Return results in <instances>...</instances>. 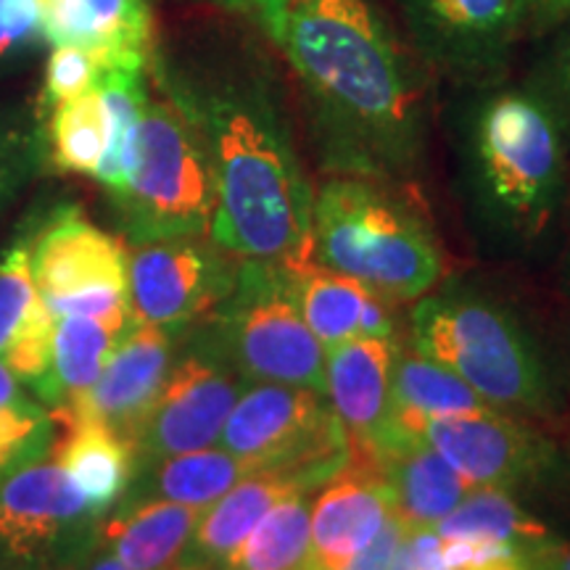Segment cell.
Wrapping results in <instances>:
<instances>
[{
  "label": "cell",
  "instance_id": "6da1fadb",
  "mask_svg": "<svg viewBox=\"0 0 570 570\" xmlns=\"http://www.w3.org/2000/svg\"><path fill=\"white\" fill-rule=\"evenodd\" d=\"M256 24L302 90L331 175L410 183L431 140V69L370 0H296Z\"/></svg>",
  "mask_w": 570,
  "mask_h": 570
},
{
  "label": "cell",
  "instance_id": "7a4b0ae2",
  "mask_svg": "<svg viewBox=\"0 0 570 570\" xmlns=\"http://www.w3.org/2000/svg\"><path fill=\"white\" fill-rule=\"evenodd\" d=\"M156 82L204 140L214 180V244L238 262H309L315 188L267 59L244 53L196 77L156 67Z\"/></svg>",
  "mask_w": 570,
  "mask_h": 570
},
{
  "label": "cell",
  "instance_id": "3957f363",
  "mask_svg": "<svg viewBox=\"0 0 570 570\" xmlns=\"http://www.w3.org/2000/svg\"><path fill=\"white\" fill-rule=\"evenodd\" d=\"M473 90L460 146L470 198L491 225L537 235L566 194L568 135L525 88Z\"/></svg>",
  "mask_w": 570,
  "mask_h": 570
},
{
  "label": "cell",
  "instance_id": "277c9868",
  "mask_svg": "<svg viewBox=\"0 0 570 570\" xmlns=\"http://www.w3.org/2000/svg\"><path fill=\"white\" fill-rule=\"evenodd\" d=\"M312 259L389 302H415L444 275L436 233L407 183L331 175L312 202Z\"/></svg>",
  "mask_w": 570,
  "mask_h": 570
},
{
  "label": "cell",
  "instance_id": "5b68a950",
  "mask_svg": "<svg viewBox=\"0 0 570 570\" xmlns=\"http://www.w3.org/2000/svg\"><path fill=\"white\" fill-rule=\"evenodd\" d=\"M412 348L460 375L489 407L544 417L552 386L525 331L502 306L475 294L428 296L412 309Z\"/></svg>",
  "mask_w": 570,
  "mask_h": 570
},
{
  "label": "cell",
  "instance_id": "8992f818",
  "mask_svg": "<svg viewBox=\"0 0 570 570\" xmlns=\"http://www.w3.org/2000/svg\"><path fill=\"white\" fill-rule=\"evenodd\" d=\"M130 244L175 235H209L214 180L190 117L169 96H148L125 194L117 198Z\"/></svg>",
  "mask_w": 570,
  "mask_h": 570
},
{
  "label": "cell",
  "instance_id": "52a82bcc",
  "mask_svg": "<svg viewBox=\"0 0 570 570\" xmlns=\"http://www.w3.org/2000/svg\"><path fill=\"white\" fill-rule=\"evenodd\" d=\"M212 333L246 383H285L325 394V348L304 323L275 262H238Z\"/></svg>",
  "mask_w": 570,
  "mask_h": 570
},
{
  "label": "cell",
  "instance_id": "ba28073f",
  "mask_svg": "<svg viewBox=\"0 0 570 570\" xmlns=\"http://www.w3.org/2000/svg\"><path fill=\"white\" fill-rule=\"evenodd\" d=\"M101 515L51 454L0 473V570H71Z\"/></svg>",
  "mask_w": 570,
  "mask_h": 570
},
{
  "label": "cell",
  "instance_id": "9c48e42d",
  "mask_svg": "<svg viewBox=\"0 0 570 570\" xmlns=\"http://www.w3.org/2000/svg\"><path fill=\"white\" fill-rule=\"evenodd\" d=\"M30 273L53 317H130L127 246L77 206L32 223Z\"/></svg>",
  "mask_w": 570,
  "mask_h": 570
},
{
  "label": "cell",
  "instance_id": "30bf717a",
  "mask_svg": "<svg viewBox=\"0 0 570 570\" xmlns=\"http://www.w3.org/2000/svg\"><path fill=\"white\" fill-rule=\"evenodd\" d=\"M217 446L254 470L352 460L344 425L325 394L285 383H248Z\"/></svg>",
  "mask_w": 570,
  "mask_h": 570
},
{
  "label": "cell",
  "instance_id": "8fae6325",
  "mask_svg": "<svg viewBox=\"0 0 570 570\" xmlns=\"http://www.w3.org/2000/svg\"><path fill=\"white\" fill-rule=\"evenodd\" d=\"M246 386L212 331L183 336L167 381L135 441L138 468L217 444Z\"/></svg>",
  "mask_w": 570,
  "mask_h": 570
},
{
  "label": "cell",
  "instance_id": "7c38bea8",
  "mask_svg": "<svg viewBox=\"0 0 570 570\" xmlns=\"http://www.w3.org/2000/svg\"><path fill=\"white\" fill-rule=\"evenodd\" d=\"M396 9L417 59L468 88L502 82L523 38L520 0H396Z\"/></svg>",
  "mask_w": 570,
  "mask_h": 570
},
{
  "label": "cell",
  "instance_id": "4fadbf2b",
  "mask_svg": "<svg viewBox=\"0 0 570 570\" xmlns=\"http://www.w3.org/2000/svg\"><path fill=\"white\" fill-rule=\"evenodd\" d=\"M238 259L209 235L140 240L127 248V306L132 323L190 327L230 294Z\"/></svg>",
  "mask_w": 570,
  "mask_h": 570
},
{
  "label": "cell",
  "instance_id": "5bb4252c",
  "mask_svg": "<svg viewBox=\"0 0 570 570\" xmlns=\"http://www.w3.org/2000/svg\"><path fill=\"white\" fill-rule=\"evenodd\" d=\"M391 428L436 449L470 487L515 489L537 481L552 462V446L510 412L487 407L458 415L394 410Z\"/></svg>",
  "mask_w": 570,
  "mask_h": 570
},
{
  "label": "cell",
  "instance_id": "9a60e30c",
  "mask_svg": "<svg viewBox=\"0 0 570 570\" xmlns=\"http://www.w3.org/2000/svg\"><path fill=\"white\" fill-rule=\"evenodd\" d=\"M185 331L188 327L132 323L111 352L96 386L56 412V428L75 417H96L135 444L142 420L167 381Z\"/></svg>",
  "mask_w": 570,
  "mask_h": 570
},
{
  "label": "cell",
  "instance_id": "2e32d148",
  "mask_svg": "<svg viewBox=\"0 0 570 570\" xmlns=\"http://www.w3.org/2000/svg\"><path fill=\"white\" fill-rule=\"evenodd\" d=\"M346 462L302 468H262L240 479L217 502L202 510L180 566L175 570H223L233 552L277 502L291 494H309L338 473Z\"/></svg>",
  "mask_w": 570,
  "mask_h": 570
},
{
  "label": "cell",
  "instance_id": "e0dca14e",
  "mask_svg": "<svg viewBox=\"0 0 570 570\" xmlns=\"http://www.w3.org/2000/svg\"><path fill=\"white\" fill-rule=\"evenodd\" d=\"M394 510L383 468L373 460H348L312 499L309 570H344Z\"/></svg>",
  "mask_w": 570,
  "mask_h": 570
},
{
  "label": "cell",
  "instance_id": "ac0fdd59",
  "mask_svg": "<svg viewBox=\"0 0 570 570\" xmlns=\"http://www.w3.org/2000/svg\"><path fill=\"white\" fill-rule=\"evenodd\" d=\"M396 338L354 336L325 348V399L344 425L352 458L373 460L394 415Z\"/></svg>",
  "mask_w": 570,
  "mask_h": 570
},
{
  "label": "cell",
  "instance_id": "d6986e66",
  "mask_svg": "<svg viewBox=\"0 0 570 570\" xmlns=\"http://www.w3.org/2000/svg\"><path fill=\"white\" fill-rule=\"evenodd\" d=\"M42 38L146 69L154 19L146 0H42Z\"/></svg>",
  "mask_w": 570,
  "mask_h": 570
},
{
  "label": "cell",
  "instance_id": "ffe728a7",
  "mask_svg": "<svg viewBox=\"0 0 570 570\" xmlns=\"http://www.w3.org/2000/svg\"><path fill=\"white\" fill-rule=\"evenodd\" d=\"M373 462L386 473L396 515L407 529H436L473 489L436 449L391 425L375 449Z\"/></svg>",
  "mask_w": 570,
  "mask_h": 570
},
{
  "label": "cell",
  "instance_id": "44dd1931",
  "mask_svg": "<svg viewBox=\"0 0 570 570\" xmlns=\"http://www.w3.org/2000/svg\"><path fill=\"white\" fill-rule=\"evenodd\" d=\"M202 510L156 497H130L101 518L96 547L130 570L180 566Z\"/></svg>",
  "mask_w": 570,
  "mask_h": 570
},
{
  "label": "cell",
  "instance_id": "7402d4cb",
  "mask_svg": "<svg viewBox=\"0 0 570 570\" xmlns=\"http://www.w3.org/2000/svg\"><path fill=\"white\" fill-rule=\"evenodd\" d=\"M51 458L75 481L80 494L98 515H109L130 494L138 475V449L96 417H75L61 423Z\"/></svg>",
  "mask_w": 570,
  "mask_h": 570
},
{
  "label": "cell",
  "instance_id": "603a6c76",
  "mask_svg": "<svg viewBox=\"0 0 570 570\" xmlns=\"http://www.w3.org/2000/svg\"><path fill=\"white\" fill-rule=\"evenodd\" d=\"M248 473H254V468L246 460L235 458L219 446H206L198 452L175 454V458H164L138 468L130 494L125 499L156 497L204 510Z\"/></svg>",
  "mask_w": 570,
  "mask_h": 570
},
{
  "label": "cell",
  "instance_id": "cb8c5ba5",
  "mask_svg": "<svg viewBox=\"0 0 570 570\" xmlns=\"http://www.w3.org/2000/svg\"><path fill=\"white\" fill-rule=\"evenodd\" d=\"M130 325V317H56L51 399L46 404L51 415L96 386L98 375Z\"/></svg>",
  "mask_w": 570,
  "mask_h": 570
},
{
  "label": "cell",
  "instance_id": "d4e9b609",
  "mask_svg": "<svg viewBox=\"0 0 570 570\" xmlns=\"http://www.w3.org/2000/svg\"><path fill=\"white\" fill-rule=\"evenodd\" d=\"M291 296L302 312L306 327L327 346L360 336L362 309L373 291L354 277L317 265L315 259L285 267Z\"/></svg>",
  "mask_w": 570,
  "mask_h": 570
},
{
  "label": "cell",
  "instance_id": "484cf974",
  "mask_svg": "<svg viewBox=\"0 0 570 570\" xmlns=\"http://www.w3.org/2000/svg\"><path fill=\"white\" fill-rule=\"evenodd\" d=\"M109 132L101 90L92 88L46 111L42 154L56 173L96 177L109 148Z\"/></svg>",
  "mask_w": 570,
  "mask_h": 570
},
{
  "label": "cell",
  "instance_id": "4316f807",
  "mask_svg": "<svg viewBox=\"0 0 570 570\" xmlns=\"http://www.w3.org/2000/svg\"><path fill=\"white\" fill-rule=\"evenodd\" d=\"M109 111V148L98 167L96 180L109 190L111 202L125 194L127 180H130L135 146H138V127L142 109L148 101L146 69L138 67H111L101 75L96 85Z\"/></svg>",
  "mask_w": 570,
  "mask_h": 570
},
{
  "label": "cell",
  "instance_id": "83f0119b",
  "mask_svg": "<svg viewBox=\"0 0 570 570\" xmlns=\"http://www.w3.org/2000/svg\"><path fill=\"white\" fill-rule=\"evenodd\" d=\"M309 508L304 491L281 499L223 570H309Z\"/></svg>",
  "mask_w": 570,
  "mask_h": 570
},
{
  "label": "cell",
  "instance_id": "f1b7e54d",
  "mask_svg": "<svg viewBox=\"0 0 570 570\" xmlns=\"http://www.w3.org/2000/svg\"><path fill=\"white\" fill-rule=\"evenodd\" d=\"M391 402L394 410L417 415H458L489 407L460 375L412 346L396 348Z\"/></svg>",
  "mask_w": 570,
  "mask_h": 570
},
{
  "label": "cell",
  "instance_id": "f546056e",
  "mask_svg": "<svg viewBox=\"0 0 570 570\" xmlns=\"http://www.w3.org/2000/svg\"><path fill=\"white\" fill-rule=\"evenodd\" d=\"M441 539H502L533 544L550 537L541 520L523 510L508 489L473 487L468 497L433 529Z\"/></svg>",
  "mask_w": 570,
  "mask_h": 570
},
{
  "label": "cell",
  "instance_id": "4dcf8cb0",
  "mask_svg": "<svg viewBox=\"0 0 570 570\" xmlns=\"http://www.w3.org/2000/svg\"><path fill=\"white\" fill-rule=\"evenodd\" d=\"M56 433L46 404L0 362V473L51 454Z\"/></svg>",
  "mask_w": 570,
  "mask_h": 570
},
{
  "label": "cell",
  "instance_id": "1f68e13d",
  "mask_svg": "<svg viewBox=\"0 0 570 570\" xmlns=\"http://www.w3.org/2000/svg\"><path fill=\"white\" fill-rule=\"evenodd\" d=\"M30 244L32 223H27L0 254V356L42 302L30 273Z\"/></svg>",
  "mask_w": 570,
  "mask_h": 570
},
{
  "label": "cell",
  "instance_id": "d6a6232c",
  "mask_svg": "<svg viewBox=\"0 0 570 570\" xmlns=\"http://www.w3.org/2000/svg\"><path fill=\"white\" fill-rule=\"evenodd\" d=\"M541 38L547 40L531 59L520 88L537 96L554 114L562 132L570 138V17Z\"/></svg>",
  "mask_w": 570,
  "mask_h": 570
},
{
  "label": "cell",
  "instance_id": "836d02e7",
  "mask_svg": "<svg viewBox=\"0 0 570 570\" xmlns=\"http://www.w3.org/2000/svg\"><path fill=\"white\" fill-rule=\"evenodd\" d=\"M111 67H122V63L80 46H53L46 63V77H42L40 111L46 114L53 106L92 90L104 71Z\"/></svg>",
  "mask_w": 570,
  "mask_h": 570
},
{
  "label": "cell",
  "instance_id": "e575fe53",
  "mask_svg": "<svg viewBox=\"0 0 570 570\" xmlns=\"http://www.w3.org/2000/svg\"><path fill=\"white\" fill-rule=\"evenodd\" d=\"M42 156V135L24 119L0 117V217L30 180Z\"/></svg>",
  "mask_w": 570,
  "mask_h": 570
},
{
  "label": "cell",
  "instance_id": "d590c367",
  "mask_svg": "<svg viewBox=\"0 0 570 570\" xmlns=\"http://www.w3.org/2000/svg\"><path fill=\"white\" fill-rule=\"evenodd\" d=\"M449 570H533L531 544L502 539H441Z\"/></svg>",
  "mask_w": 570,
  "mask_h": 570
},
{
  "label": "cell",
  "instance_id": "8d00e7d4",
  "mask_svg": "<svg viewBox=\"0 0 570 570\" xmlns=\"http://www.w3.org/2000/svg\"><path fill=\"white\" fill-rule=\"evenodd\" d=\"M42 38V0H0V63L17 61Z\"/></svg>",
  "mask_w": 570,
  "mask_h": 570
},
{
  "label": "cell",
  "instance_id": "74e56055",
  "mask_svg": "<svg viewBox=\"0 0 570 570\" xmlns=\"http://www.w3.org/2000/svg\"><path fill=\"white\" fill-rule=\"evenodd\" d=\"M389 570H449L441 558V537L433 529H407Z\"/></svg>",
  "mask_w": 570,
  "mask_h": 570
},
{
  "label": "cell",
  "instance_id": "f35d334b",
  "mask_svg": "<svg viewBox=\"0 0 570 570\" xmlns=\"http://www.w3.org/2000/svg\"><path fill=\"white\" fill-rule=\"evenodd\" d=\"M404 531H407V525H404V520L394 510L386 523H383V529L346 562L344 570H389V562L394 558Z\"/></svg>",
  "mask_w": 570,
  "mask_h": 570
},
{
  "label": "cell",
  "instance_id": "ab89813d",
  "mask_svg": "<svg viewBox=\"0 0 570 570\" xmlns=\"http://www.w3.org/2000/svg\"><path fill=\"white\" fill-rule=\"evenodd\" d=\"M523 6V35L541 38L570 17V0H520Z\"/></svg>",
  "mask_w": 570,
  "mask_h": 570
},
{
  "label": "cell",
  "instance_id": "60d3db41",
  "mask_svg": "<svg viewBox=\"0 0 570 570\" xmlns=\"http://www.w3.org/2000/svg\"><path fill=\"white\" fill-rule=\"evenodd\" d=\"M214 3L225 6V9H230V11L248 13V17H254V19H262L265 13L283 9V6L296 3V0H214Z\"/></svg>",
  "mask_w": 570,
  "mask_h": 570
},
{
  "label": "cell",
  "instance_id": "b9f144b4",
  "mask_svg": "<svg viewBox=\"0 0 570 570\" xmlns=\"http://www.w3.org/2000/svg\"><path fill=\"white\" fill-rule=\"evenodd\" d=\"M71 570H130V568L122 566V562L114 558V554L101 550V547H92V550L85 554V558Z\"/></svg>",
  "mask_w": 570,
  "mask_h": 570
}]
</instances>
